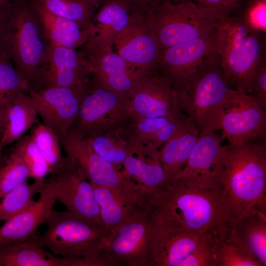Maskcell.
Instances as JSON below:
<instances>
[{
	"mask_svg": "<svg viewBox=\"0 0 266 266\" xmlns=\"http://www.w3.org/2000/svg\"><path fill=\"white\" fill-rule=\"evenodd\" d=\"M2 107L4 128L0 142V153L5 146L20 139L33 125L38 123L37 112L28 93L21 94Z\"/></svg>",
	"mask_w": 266,
	"mask_h": 266,
	"instance_id": "4316f807",
	"label": "cell"
},
{
	"mask_svg": "<svg viewBox=\"0 0 266 266\" xmlns=\"http://www.w3.org/2000/svg\"><path fill=\"white\" fill-rule=\"evenodd\" d=\"M251 28L260 33L266 31V0H244L236 13Z\"/></svg>",
	"mask_w": 266,
	"mask_h": 266,
	"instance_id": "f35d334b",
	"label": "cell"
},
{
	"mask_svg": "<svg viewBox=\"0 0 266 266\" xmlns=\"http://www.w3.org/2000/svg\"><path fill=\"white\" fill-rule=\"evenodd\" d=\"M58 137L67 156L78 164L92 184L111 189L134 207H147L145 199L121 170L100 156L87 138L71 130Z\"/></svg>",
	"mask_w": 266,
	"mask_h": 266,
	"instance_id": "ba28073f",
	"label": "cell"
},
{
	"mask_svg": "<svg viewBox=\"0 0 266 266\" xmlns=\"http://www.w3.org/2000/svg\"><path fill=\"white\" fill-rule=\"evenodd\" d=\"M30 135L47 162L51 173L58 170L62 165L64 158L55 133L44 124H41L33 128Z\"/></svg>",
	"mask_w": 266,
	"mask_h": 266,
	"instance_id": "d590c367",
	"label": "cell"
},
{
	"mask_svg": "<svg viewBox=\"0 0 266 266\" xmlns=\"http://www.w3.org/2000/svg\"><path fill=\"white\" fill-rule=\"evenodd\" d=\"M92 75L90 64L81 49L51 45L47 69L40 89L83 85L87 83Z\"/></svg>",
	"mask_w": 266,
	"mask_h": 266,
	"instance_id": "7402d4cb",
	"label": "cell"
},
{
	"mask_svg": "<svg viewBox=\"0 0 266 266\" xmlns=\"http://www.w3.org/2000/svg\"><path fill=\"white\" fill-rule=\"evenodd\" d=\"M4 163H5V161H4L2 157L1 153H0V168L4 165Z\"/></svg>",
	"mask_w": 266,
	"mask_h": 266,
	"instance_id": "7dc6e473",
	"label": "cell"
},
{
	"mask_svg": "<svg viewBox=\"0 0 266 266\" xmlns=\"http://www.w3.org/2000/svg\"><path fill=\"white\" fill-rule=\"evenodd\" d=\"M244 0H171L173 4L193 2L203 7L218 16L232 15L236 14L241 7Z\"/></svg>",
	"mask_w": 266,
	"mask_h": 266,
	"instance_id": "ab89813d",
	"label": "cell"
},
{
	"mask_svg": "<svg viewBox=\"0 0 266 266\" xmlns=\"http://www.w3.org/2000/svg\"><path fill=\"white\" fill-rule=\"evenodd\" d=\"M93 186L101 222L104 230L109 233L113 232L129 218L143 209L126 202L109 188Z\"/></svg>",
	"mask_w": 266,
	"mask_h": 266,
	"instance_id": "4dcf8cb0",
	"label": "cell"
},
{
	"mask_svg": "<svg viewBox=\"0 0 266 266\" xmlns=\"http://www.w3.org/2000/svg\"><path fill=\"white\" fill-rule=\"evenodd\" d=\"M153 219L149 206L109 235L101 257L105 266H151Z\"/></svg>",
	"mask_w": 266,
	"mask_h": 266,
	"instance_id": "9c48e42d",
	"label": "cell"
},
{
	"mask_svg": "<svg viewBox=\"0 0 266 266\" xmlns=\"http://www.w3.org/2000/svg\"><path fill=\"white\" fill-rule=\"evenodd\" d=\"M218 41V26L191 41L162 50L156 67L176 89L184 92L202 60L217 50Z\"/></svg>",
	"mask_w": 266,
	"mask_h": 266,
	"instance_id": "4fadbf2b",
	"label": "cell"
},
{
	"mask_svg": "<svg viewBox=\"0 0 266 266\" xmlns=\"http://www.w3.org/2000/svg\"><path fill=\"white\" fill-rule=\"evenodd\" d=\"M218 28V53L225 78L233 89L247 93L264 57L259 33L236 14L221 17Z\"/></svg>",
	"mask_w": 266,
	"mask_h": 266,
	"instance_id": "5b68a950",
	"label": "cell"
},
{
	"mask_svg": "<svg viewBox=\"0 0 266 266\" xmlns=\"http://www.w3.org/2000/svg\"><path fill=\"white\" fill-rule=\"evenodd\" d=\"M9 51L13 65L30 90L41 88L50 43L29 0H13Z\"/></svg>",
	"mask_w": 266,
	"mask_h": 266,
	"instance_id": "3957f363",
	"label": "cell"
},
{
	"mask_svg": "<svg viewBox=\"0 0 266 266\" xmlns=\"http://www.w3.org/2000/svg\"><path fill=\"white\" fill-rule=\"evenodd\" d=\"M133 7L144 11L150 10L171 0H125Z\"/></svg>",
	"mask_w": 266,
	"mask_h": 266,
	"instance_id": "7bdbcfd3",
	"label": "cell"
},
{
	"mask_svg": "<svg viewBox=\"0 0 266 266\" xmlns=\"http://www.w3.org/2000/svg\"><path fill=\"white\" fill-rule=\"evenodd\" d=\"M184 113L176 117L130 118L128 125L138 145L159 150L182 124L187 117Z\"/></svg>",
	"mask_w": 266,
	"mask_h": 266,
	"instance_id": "f1b7e54d",
	"label": "cell"
},
{
	"mask_svg": "<svg viewBox=\"0 0 266 266\" xmlns=\"http://www.w3.org/2000/svg\"><path fill=\"white\" fill-rule=\"evenodd\" d=\"M247 93L266 110V64L264 57L251 76Z\"/></svg>",
	"mask_w": 266,
	"mask_h": 266,
	"instance_id": "60d3db41",
	"label": "cell"
},
{
	"mask_svg": "<svg viewBox=\"0 0 266 266\" xmlns=\"http://www.w3.org/2000/svg\"><path fill=\"white\" fill-rule=\"evenodd\" d=\"M149 208L155 224L176 232L222 238L233 222L220 190L191 187L179 180L154 200Z\"/></svg>",
	"mask_w": 266,
	"mask_h": 266,
	"instance_id": "6da1fadb",
	"label": "cell"
},
{
	"mask_svg": "<svg viewBox=\"0 0 266 266\" xmlns=\"http://www.w3.org/2000/svg\"><path fill=\"white\" fill-rule=\"evenodd\" d=\"M222 135L231 143L264 142L266 112L245 91L233 89L224 103L221 124Z\"/></svg>",
	"mask_w": 266,
	"mask_h": 266,
	"instance_id": "7c38bea8",
	"label": "cell"
},
{
	"mask_svg": "<svg viewBox=\"0 0 266 266\" xmlns=\"http://www.w3.org/2000/svg\"><path fill=\"white\" fill-rule=\"evenodd\" d=\"M45 223L47 228L40 242L57 256L82 257L105 266L101 254L110 233L87 218L66 210L52 209Z\"/></svg>",
	"mask_w": 266,
	"mask_h": 266,
	"instance_id": "8992f818",
	"label": "cell"
},
{
	"mask_svg": "<svg viewBox=\"0 0 266 266\" xmlns=\"http://www.w3.org/2000/svg\"></svg>",
	"mask_w": 266,
	"mask_h": 266,
	"instance_id": "c3c4849f",
	"label": "cell"
},
{
	"mask_svg": "<svg viewBox=\"0 0 266 266\" xmlns=\"http://www.w3.org/2000/svg\"><path fill=\"white\" fill-rule=\"evenodd\" d=\"M89 81L74 87H51L28 92L43 124L57 136L67 132L73 124Z\"/></svg>",
	"mask_w": 266,
	"mask_h": 266,
	"instance_id": "2e32d148",
	"label": "cell"
},
{
	"mask_svg": "<svg viewBox=\"0 0 266 266\" xmlns=\"http://www.w3.org/2000/svg\"><path fill=\"white\" fill-rule=\"evenodd\" d=\"M97 10L106 0H87Z\"/></svg>",
	"mask_w": 266,
	"mask_h": 266,
	"instance_id": "f6af8a7d",
	"label": "cell"
},
{
	"mask_svg": "<svg viewBox=\"0 0 266 266\" xmlns=\"http://www.w3.org/2000/svg\"><path fill=\"white\" fill-rule=\"evenodd\" d=\"M220 189L233 221L250 212L266 213V146L264 142L222 146Z\"/></svg>",
	"mask_w": 266,
	"mask_h": 266,
	"instance_id": "7a4b0ae2",
	"label": "cell"
},
{
	"mask_svg": "<svg viewBox=\"0 0 266 266\" xmlns=\"http://www.w3.org/2000/svg\"><path fill=\"white\" fill-rule=\"evenodd\" d=\"M135 9L125 0H106L94 15L92 37L112 46L116 37L129 25Z\"/></svg>",
	"mask_w": 266,
	"mask_h": 266,
	"instance_id": "484cf974",
	"label": "cell"
},
{
	"mask_svg": "<svg viewBox=\"0 0 266 266\" xmlns=\"http://www.w3.org/2000/svg\"><path fill=\"white\" fill-rule=\"evenodd\" d=\"M208 239L218 238L170 231L153 221L151 266H182L187 257Z\"/></svg>",
	"mask_w": 266,
	"mask_h": 266,
	"instance_id": "603a6c76",
	"label": "cell"
},
{
	"mask_svg": "<svg viewBox=\"0 0 266 266\" xmlns=\"http://www.w3.org/2000/svg\"><path fill=\"white\" fill-rule=\"evenodd\" d=\"M128 106L133 119L176 117L184 113L182 92L156 67L140 74Z\"/></svg>",
	"mask_w": 266,
	"mask_h": 266,
	"instance_id": "8fae6325",
	"label": "cell"
},
{
	"mask_svg": "<svg viewBox=\"0 0 266 266\" xmlns=\"http://www.w3.org/2000/svg\"><path fill=\"white\" fill-rule=\"evenodd\" d=\"M220 17L193 2H164L150 10L147 20L162 50L200 37L218 26Z\"/></svg>",
	"mask_w": 266,
	"mask_h": 266,
	"instance_id": "52a82bcc",
	"label": "cell"
},
{
	"mask_svg": "<svg viewBox=\"0 0 266 266\" xmlns=\"http://www.w3.org/2000/svg\"><path fill=\"white\" fill-rule=\"evenodd\" d=\"M56 185L57 200L66 210L77 214L104 229L93 185L78 164L67 156L51 173Z\"/></svg>",
	"mask_w": 266,
	"mask_h": 266,
	"instance_id": "9a60e30c",
	"label": "cell"
},
{
	"mask_svg": "<svg viewBox=\"0 0 266 266\" xmlns=\"http://www.w3.org/2000/svg\"><path fill=\"white\" fill-rule=\"evenodd\" d=\"M49 12L74 21L83 30H93L97 10L87 0H31Z\"/></svg>",
	"mask_w": 266,
	"mask_h": 266,
	"instance_id": "1f68e13d",
	"label": "cell"
},
{
	"mask_svg": "<svg viewBox=\"0 0 266 266\" xmlns=\"http://www.w3.org/2000/svg\"><path fill=\"white\" fill-rule=\"evenodd\" d=\"M13 151L16 152L27 166L30 178L43 181L51 170L30 135L19 139Z\"/></svg>",
	"mask_w": 266,
	"mask_h": 266,
	"instance_id": "8d00e7d4",
	"label": "cell"
},
{
	"mask_svg": "<svg viewBox=\"0 0 266 266\" xmlns=\"http://www.w3.org/2000/svg\"><path fill=\"white\" fill-rule=\"evenodd\" d=\"M130 117L128 99L104 88L93 75L69 130L88 138L125 123Z\"/></svg>",
	"mask_w": 266,
	"mask_h": 266,
	"instance_id": "30bf717a",
	"label": "cell"
},
{
	"mask_svg": "<svg viewBox=\"0 0 266 266\" xmlns=\"http://www.w3.org/2000/svg\"><path fill=\"white\" fill-rule=\"evenodd\" d=\"M51 45L72 49L82 47L94 31L82 29L72 20L54 15L29 0Z\"/></svg>",
	"mask_w": 266,
	"mask_h": 266,
	"instance_id": "d4e9b609",
	"label": "cell"
},
{
	"mask_svg": "<svg viewBox=\"0 0 266 266\" xmlns=\"http://www.w3.org/2000/svg\"><path fill=\"white\" fill-rule=\"evenodd\" d=\"M233 89L223 73L218 50L205 57L182 92L183 111L199 135L221 129L224 103Z\"/></svg>",
	"mask_w": 266,
	"mask_h": 266,
	"instance_id": "277c9868",
	"label": "cell"
},
{
	"mask_svg": "<svg viewBox=\"0 0 266 266\" xmlns=\"http://www.w3.org/2000/svg\"><path fill=\"white\" fill-rule=\"evenodd\" d=\"M215 266H263L254 255L228 232L215 243Z\"/></svg>",
	"mask_w": 266,
	"mask_h": 266,
	"instance_id": "d6a6232c",
	"label": "cell"
},
{
	"mask_svg": "<svg viewBox=\"0 0 266 266\" xmlns=\"http://www.w3.org/2000/svg\"><path fill=\"white\" fill-rule=\"evenodd\" d=\"M44 180L26 182L0 199V222L6 221L29 207L35 201L33 197L41 191Z\"/></svg>",
	"mask_w": 266,
	"mask_h": 266,
	"instance_id": "836d02e7",
	"label": "cell"
},
{
	"mask_svg": "<svg viewBox=\"0 0 266 266\" xmlns=\"http://www.w3.org/2000/svg\"><path fill=\"white\" fill-rule=\"evenodd\" d=\"M13 0L0 7V49L9 44L11 32V10Z\"/></svg>",
	"mask_w": 266,
	"mask_h": 266,
	"instance_id": "b9f144b4",
	"label": "cell"
},
{
	"mask_svg": "<svg viewBox=\"0 0 266 266\" xmlns=\"http://www.w3.org/2000/svg\"><path fill=\"white\" fill-rule=\"evenodd\" d=\"M8 45L0 49V105L30 90L28 84L13 65Z\"/></svg>",
	"mask_w": 266,
	"mask_h": 266,
	"instance_id": "e575fe53",
	"label": "cell"
},
{
	"mask_svg": "<svg viewBox=\"0 0 266 266\" xmlns=\"http://www.w3.org/2000/svg\"><path fill=\"white\" fill-rule=\"evenodd\" d=\"M13 0H0V7L10 3Z\"/></svg>",
	"mask_w": 266,
	"mask_h": 266,
	"instance_id": "bcb514c9",
	"label": "cell"
},
{
	"mask_svg": "<svg viewBox=\"0 0 266 266\" xmlns=\"http://www.w3.org/2000/svg\"><path fill=\"white\" fill-rule=\"evenodd\" d=\"M93 75L104 88L129 99L140 74L133 70L112 46L92 36L82 47Z\"/></svg>",
	"mask_w": 266,
	"mask_h": 266,
	"instance_id": "e0dca14e",
	"label": "cell"
},
{
	"mask_svg": "<svg viewBox=\"0 0 266 266\" xmlns=\"http://www.w3.org/2000/svg\"><path fill=\"white\" fill-rule=\"evenodd\" d=\"M36 232L19 242L0 244V266H98L94 260L57 256L46 251Z\"/></svg>",
	"mask_w": 266,
	"mask_h": 266,
	"instance_id": "ffe728a7",
	"label": "cell"
},
{
	"mask_svg": "<svg viewBox=\"0 0 266 266\" xmlns=\"http://www.w3.org/2000/svg\"><path fill=\"white\" fill-rule=\"evenodd\" d=\"M199 136V131L187 116L172 136L159 150L167 189L184 168Z\"/></svg>",
	"mask_w": 266,
	"mask_h": 266,
	"instance_id": "cb8c5ba5",
	"label": "cell"
},
{
	"mask_svg": "<svg viewBox=\"0 0 266 266\" xmlns=\"http://www.w3.org/2000/svg\"><path fill=\"white\" fill-rule=\"evenodd\" d=\"M148 11L135 9L129 25L116 37L112 46L129 66L139 74L155 68L162 51L148 23Z\"/></svg>",
	"mask_w": 266,
	"mask_h": 266,
	"instance_id": "5bb4252c",
	"label": "cell"
},
{
	"mask_svg": "<svg viewBox=\"0 0 266 266\" xmlns=\"http://www.w3.org/2000/svg\"><path fill=\"white\" fill-rule=\"evenodd\" d=\"M221 140L215 132L199 135L184 168L176 180L191 187L220 190L218 174L222 146Z\"/></svg>",
	"mask_w": 266,
	"mask_h": 266,
	"instance_id": "ac0fdd59",
	"label": "cell"
},
{
	"mask_svg": "<svg viewBox=\"0 0 266 266\" xmlns=\"http://www.w3.org/2000/svg\"><path fill=\"white\" fill-rule=\"evenodd\" d=\"M38 200L0 227V244L19 242L33 235L56 202V185L51 177L44 183Z\"/></svg>",
	"mask_w": 266,
	"mask_h": 266,
	"instance_id": "44dd1931",
	"label": "cell"
},
{
	"mask_svg": "<svg viewBox=\"0 0 266 266\" xmlns=\"http://www.w3.org/2000/svg\"><path fill=\"white\" fill-rule=\"evenodd\" d=\"M121 170L149 206L167 189L158 149L141 147L126 159Z\"/></svg>",
	"mask_w": 266,
	"mask_h": 266,
	"instance_id": "d6986e66",
	"label": "cell"
},
{
	"mask_svg": "<svg viewBox=\"0 0 266 266\" xmlns=\"http://www.w3.org/2000/svg\"><path fill=\"white\" fill-rule=\"evenodd\" d=\"M29 177L27 166L18 154L13 150L0 168V199L27 182Z\"/></svg>",
	"mask_w": 266,
	"mask_h": 266,
	"instance_id": "74e56055",
	"label": "cell"
},
{
	"mask_svg": "<svg viewBox=\"0 0 266 266\" xmlns=\"http://www.w3.org/2000/svg\"><path fill=\"white\" fill-rule=\"evenodd\" d=\"M4 128V119L3 109L0 106V142L2 139Z\"/></svg>",
	"mask_w": 266,
	"mask_h": 266,
	"instance_id": "ee69618b",
	"label": "cell"
},
{
	"mask_svg": "<svg viewBox=\"0 0 266 266\" xmlns=\"http://www.w3.org/2000/svg\"><path fill=\"white\" fill-rule=\"evenodd\" d=\"M128 121L87 138L94 149L119 170L121 169L126 159L140 147L133 138Z\"/></svg>",
	"mask_w": 266,
	"mask_h": 266,
	"instance_id": "83f0119b",
	"label": "cell"
},
{
	"mask_svg": "<svg viewBox=\"0 0 266 266\" xmlns=\"http://www.w3.org/2000/svg\"><path fill=\"white\" fill-rule=\"evenodd\" d=\"M229 235L246 247L266 266V213L255 211L233 221Z\"/></svg>",
	"mask_w": 266,
	"mask_h": 266,
	"instance_id": "f546056e",
	"label": "cell"
}]
</instances>
